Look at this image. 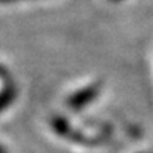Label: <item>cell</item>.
<instances>
[{"mask_svg":"<svg viewBox=\"0 0 153 153\" xmlns=\"http://www.w3.org/2000/svg\"><path fill=\"white\" fill-rule=\"evenodd\" d=\"M9 1H15V0H0V3H9Z\"/></svg>","mask_w":153,"mask_h":153,"instance_id":"cell-5","label":"cell"},{"mask_svg":"<svg viewBox=\"0 0 153 153\" xmlns=\"http://www.w3.org/2000/svg\"><path fill=\"white\" fill-rule=\"evenodd\" d=\"M15 97H16V91L13 86H7L0 92V113L6 110L10 105V102H13Z\"/></svg>","mask_w":153,"mask_h":153,"instance_id":"cell-3","label":"cell"},{"mask_svg":"<svg viewBox=\"0 0 153 153\" xmlns=\"http://www.w3.org/2000/svg\"><path fill=\"white\" fill-rule=\"evenodd\" d=\"M51 123H52V128L55 129V132L59 134L61 137L71 138V140H83V141H85V138H82V137H79L77 134H74L73 128H71V126L68 125V122H67L65 119H62L61 116H55L51 120Z\"/></svg>","mask_w":153,"mask_h":153,"instance_id":"cell-2","label":"cell"},{"mask_svg":"<svg viewBox=\"0 0 153 153\" xmlns=\"http://www.w3.org/2000/svg\"><path fill=\"white\" fill-rule=\"evenodd\" d=\"M100 88H101L100 83H92V85H89V86H86V88H83V89H79L76 94H73V95L67 100V105H68L70 108H73V110H80V108H83L86 104H89V102L98 95Z\"/></svg>","mask_w":153,"mask_h":153,"instance_id":"cell-1","label":"cell"},{"mask_svg":"<svg viewBox=\"0 0 153 153\" xmlns=\"http://www.w3.org/2000/svg\"><path fill=\"white\" fill-rule=\"evenodd\" d=\"M0 153H7V152H6V149H4L1 144H0Z\"/></svg>","mask_w":153,"mask_h":153,"instance_id":"cell-4","label":"cell"},{"mask_svg":"<svg viewBox=\"0 0 153 153\" xmlns=\"http://www.w3.org/2000/svg\"><path fill=\"white\" fill-rule=\"evenodd\" d=\"M114 1H117V0H114Z\"/></svg>","mask_w":153,"mask_h":153,"instance_id":"cell-6","label":"cell"}]
</instances>
